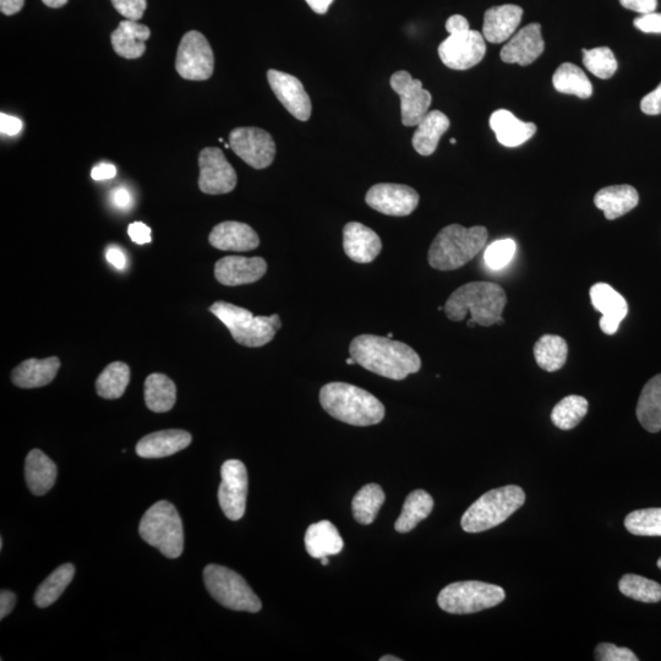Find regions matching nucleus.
<instances>
[{
	"label": "nucleus",
	"mask_w": 661,
	"mask_h": 661,
	"mask_svg": "<svg viewBox=\"0 0 661 661\" xmlns=\"http://www.w3.org/2000/svg\"><path fill=\"white\" fill-rule=\"evenodd\" d=\"M25 479L32 494L45 495L56 484L57 466L41 450H32L26 457Z\"/></svg>",
	"instance_id": "c85d7f7f"
},
{
	"label": "nucleus",
	"mask_w": 661,
	"mask_h": 661,
	"mask_svg": "<svg viewBox=\"0 0 661 661\" xmlns=\"http://www.w3.org/2000/svg\"><path fill=\"white\" fill-rule=\"evenodd\" d=\"M622 7L642 15L654 13L658 0H620Z\"/></svg>",
	"instance_id": "8fccbe9b"
},
{
	"label": "nucleus",
	"mask_w": 661,
	"mask_h": 661,
	"mask_svg": "<svg viewBox=\"0 0 661 661\" xmlns=\"http://www.w3.org/2000/svg\"><path fill=\"white\" fill-rule=\"evenodd\" d=\"M628 532L638 537H661V508H644L625 518Z\"/></svg>",
	"instance_id": "79ce46f5"
},
{
	"label": "nucleus",
	"mask_w": 661,
	"mask_h": 661,
	"mask_svg": "<svg viewBox=\"0 0 661 661\" xmlns=\"http://www.w3.org/2000/svg\"><path fill=\"white\" fill-rule=\"evenodd\" d=\"M392 90L401 98L402 123L406 127H417L429 112L433 97L424 90L423 83L415 80L408 71H397L391 76Z\"/></svg>",
	"instance_id": "2eb2a0df"
},
{
	"label": "nucleus",
	"mask_w": 661,
	"mask_h": 661,
	"mask_svg": "<svg viewBox=\"0 0 661 661\" xmlns=\"http://www.w3.org/2000/svg\"><path fill=\"white\" fill-rule=\"evenodd\" d=\"M567 357V342L560 336L545 335L535 343V362L548 373L560 370L566 364Z\"/></svg>",
	"instance_id": "c9c22d12"
},
{
	"label": "nucleus",
	"mask_w": 661,
	"mask_h": 661,
	"mask_svg": "<svg viewBox=\"0 0 661 661\" xmlns=\"http://www.w3.org/2000/svg\"><path fill=\"white\" fill-rule=\"evenodd\" d=\"M112 200L114 205L119 207V209H127L131 205V195L129 191L124 188H118L113 190Z\"/></svg>",
	"instance_id": "bf43d9fd"
},
{
	"label": "nucleus",
	"mask_w": 661,
	"mask_h": 661,
	"mask_svg": "<svg viewBox=\"0 0 661 661\" xmlns=\"http://www.w3.org/2000/svg\"><path fill=\"white\" fill-rule=\"evenodd\" d=\"M0 130L4 135L14 136L23 130V122L19 118L0 114Z\"/></svg>",
	"instance_id": "603ef678"
},
{
	"label": "nucleus",
	"mask_w": 661,
	"mask_h": 661,
	"mask_svg": "<svg viewBox=\"0 0 661 661\" xmlns=\"http://www.w3.org/2000/svg\"><path fill=\"white\" fill-rule=\"evenodd\" d=\"M321 564L324 565V566L329 565L330 564L329 557H322Z\"/></svg>",
	"instance_id": "0e129e2a"
},
{
	"label": "nucleus",
	"mask_w": 661,
	"mask_h": 661,
	"mask_svg": "<svg viewBox=\"0 0 661 661\" xmlns=\"http://www.w3.org/2000/svg\"><path fill=\"white\" fill-rule=\"evenodd\" d=\"M545 42L540 24H531L523 27L513 35L501 49L502 62L507 64H520L527 67L542 56Z\"/></svg>",
	"instance_id": "a211bd4d"
},
{
	"label": "nucleus",
	"mask_w": 661,
	"mask_h": 661,
	"mask_svg": "<svg viewBox=\"0 0 661 661\" xmlns=\"http://www.w3.org/2000/svg\"><path fill=\"white\" fill-rule=\"evenodd\" d=\"M380 660L381 661H401L400 658L392 657V655H385V657H382Z\"/></svg>",
	"instance_id": "e2e57ef3"
},
{
	"label": "nucleus",
	"mask_w": 661,
	"mask_h": 661,
	"mask_svg": "<svg viewBox=\"0 0 661 661\" xmlns=\"http://www.w3.org/2000/svg\"><path fill=\"white\" fill-rule=\"evenodd\" d=\"M129 237L134 243L142 245L149 244L152 240L151 229L145 223L135 222L131 223L128 228Z\"/></svg>",
	"instance_id": "3c124183"
},
{
	"label": "nucleus",
	"mask_w": 661,
	"mask_h": 661,
	"mask_svg": "<svg viewBox=\"0 0 661 661\" xmlns=\"http://www.w3.org/2000/svg\"><path fill=\"white\" fill-rule=\"evenodd\" d=\"M523 9L518 5L505 4L486 10L483 36L490 43H504L515 35L521 24Z\"/></svg>",
	"instance_id": "5701e85b"
},
{
	"label": "nucleus",
	"mask_w": 661,
	"mask_h": 661,
	"mask_svg": "<svg viewBox=\"0 0 661 661\" xmlns=\"http://www.w3.org/2000/svg\"><path fill=\"white\" fill-rule=\"evenodd\" d=\"M385 499L384 490L380 485L368 484L363 486L352 501L354 520L359 524H363V526H369L378 516Z\"/></svg>",
	"instance_id": "e433bc0d"
},
{
	"label": "nucleus",
	"mask_w": 661,
	"mask_h": 661,
	"mask_svg": "<svg viewBox=\"0 0 661 661\" xmlns=\"http://www.w3.org/2000/svg\"><path fill=\"white\" fill-rule=\"evenodd\" d=\"M210 244L213 248L223 251H250L259 247L258 234L242 222H222L212 229Z\"/></svg>",
	"instance_id": "b1692460"
},
{
	"label": "nucleus",
	"mask_w": 661,
	"mask_h": 661,
	"mask_svg": "<svg viewBox=\"0 0 661 661\" xmlns=\"http://www.w3.org/2000/svg\"><path fill=\"white\" fill-rule=\"evenodd\" d=\"M469 27L468 20L462 15H453L446 23V30L449 34H457V32L467 31Z\"/></svg>",
	"instance_id": "6e6d98bb"
},
{
	"label": "nucleus",
	"mask_w": 661,
	"mask_h": 661,
	"mask_svg": "<svg viewBox=\"0 0 661 661\" xmlns=\"http://www.w3.org/2000/svg\"><path fill=\"white\" fill-rule=\"evenodd\" d=\"M210 311L227 327L234 341L245 347L265 346L282 327L281 318L277 314L255 316L247 309L226 302H216Z\"/></svg>",
	"instance_id": "423d86ee"
},
{
	"label": "nucleus",
	"mask_w": 661,
	"mask_h": 661,
	"mask_svg": "<svg viewBox=\"0 0 661 661\" xmlns=\"http://www.w3.org/2000/svg\"><path fill=\"white\" fill-rule=\"evenodd\" d=\"M75 576V567L71 564L59 566L45 582L37 588L35 593V604L38 608L45 609L56 603L71 583Z\"/></svg>",
	"instance_id": "4c0bfd02"
},
{
	"label": "nucleus",
	"mask_w": 661,
	"mask_h": 661,
	"mask_svg": "<svg viewBox=\"0 0 661 661\" xmlns=\"http://www.w3.org/2000/svg\"><path fill=\"white\" fill-rule=\"evenodd\" d=\"M488 229L482 226L464 228L447 226L434 239L428 260L433 269L455 271L472 261L488 243Z\"/></svg>",
	"instance_id": "20e7f679"
},
{
	"label": "nucleus",
	"mask_w": 661,
	"mask_h": 661,
	"mask_svg": "<svg viewBox=\"0 0 661 661\" xmlns=\"http://www.w3.org/2000/svg\"><path fill=\"white\" fill-rule=\"evenodd\" d=\"M45 5H47L48 8H62L64 5H67L69 0H42Z\"/></svg>",
	"instance_id": "680f3d73"
},
{
	"label": "nucleus",
	"mask_w": 661,
	"mask_h": 661,
	"mask_svg": "<svg viewBox=\"0 0 661 661\" xmlns=\"http://www.w3.org/2000/svg\"><path fill=\"white\" fill-rule=\"evenodd\" d=\"M355 363L382 378L401 381L419 373L422 359L408 344L390 337L362 335L355 337L349 347Z\"/></svg>",
	"instance_id": "f257e3e1"
},
{
	"label": "nucleus",
	"mask_w": 661,
	"mask_h": 661,
	"mask_svg": "<svg viewBox=\"0 0 661 661\" xmlns=\"http://www.w3.org/2000/svg\"><path fill=\"white\" fill-rule=\"evenodd\" d=\"M619 589L625 597L637 600V602L648 604L661 602V586L652 579L625 575L620 579Z\"/></svg>",
	"instance_id": "a19ab883"
},
{
	"label": "nucleus",
	"mask_w": 661,
	"mask_h": 661,
	"mask_svg": "<svg viewBox=\"0 0 661 661\" xmlns=\"http://www.w3.org/2000/svg\"><path fill=\"white\" fill-rule=\"evenodd\" d=\"M583 64L591 73L599 79L608 80L616 73L617 60L615 54L609 47H598L594 49H582Z\"/></svg>",
	"instance_id": "37998d69"
},
{
	"label": "nucleus",
	"mask_w": 661,
	"mask_h": 661,
	"mask_svg": "<svg viewBox=\"0 0 661 661\" xmlns=\"http://www.w3.org/2000/svg\"><path fill=\"white\" fill-rule=\"evenodd\" d=\"M106 258L109 264L116 267L117 270H124L125 265H127V258H125L123 251L119 248H109L107 250Z\"/></svg>",
	"instance_id": "4d7b16f0"
},
{
	"label": "nucleus",
	"mask_w": 661,
	"mask_h": 661,
	"mask_svg": "<svg viewBox=\"0 0 661 661\" xmlns=\"http://www.w3.org/2000/svg\"><path fill=\"white\" fill-rule=\"evenodd\" d=\"M222 482L218 489V502L228 520H242L248 497V471L244 463L229 460L221 468Z\"/></svg>",
	"instance_id": "9b49d317"
},
{
	"label": "nucleus",
	"mask_w": 661,
	"mask_h": 661,
	"mask_svg": "<svg viewBox=\"0 0 661 661\" xmlns=\"http://www.w3.org/2000/svg\"><path fill=\"white\" fill-rule=\"evenodd\" d=\"M658 567H659L660 570H661V557H660V559L658 560Z\"/></svg>",
	"instance_id": "338daca9"
},
{
	"label": "nucleus",
	"mask_w": 661,
	"mask_h": 661,
	"mask_svg": "<svg viewBox=\"0 0 661 661\" xmlns=\"http://www.w3.org/2000/svg\"><path fill=\"white\" fill-rule=\"evenodd\" d=\"M589 403L582 396H567L551 412V422L561 430H572L588 413Z\"/></svg>",
	"instance_id": "ea45409f"
},
{
	"label": "nucleus",
	"mask_w": 661,
	"mask_h": 661,
	"mask_svg": "<svg viewBox=\"0 0 661 661\" xmlns=\"http://www.w3.org/2000/svg\"><path fill=\"white\" fill-rule=\"evenodd\" d=\"M204 582L211 597L234 611L259 613L261 600L245 579L231 568L220 565H209L204 570Z\"/></svg>",
	"instance_id": "6e6552de"
},
{
	"label": "nucleus",
	"mask_w": 661,
	"mask_h": 661,
	"mask_svg": "<svg viewBox=\"0 0 661 661\" xmlns=\"http://www.w3.org/2000/svg\"><path fill=\"white\" fill-rule=\"evenodd\" d=\"M504 589L495 584L466 581L445 587L437 597V604L446 613L467 615L479 613L504 602Z\"/></svg>",
	"instance_id": "1a4fd4ad"
},
{
	"label": "nucleus",
	"mask_w": 661,
	"mask_h": 661,
	"mask_svg": "<svg viewBox=\"0 0 661 661\" xmlns=\"http://www.w3.org/2000/svg\"><path fill=\"white\" fill-rule=\"evenodd\" d=\"M229 145L238 157L255 169L272 165L276 144L267 131L259 128H237L229 134Z\"/></svg>",
	"instance_id": "ddd939ff"
},
{
	"label": "nucleus",
	"mask_w": 661,
	"mask_h": 661,
	"mask_svg": "<svg viewBox=\"0 0 661 661\" xmlns=\"http://www.w3.org/2000/svg\"><path fill=\"white\" fill-rule=\"evenodd\" d=\"M516 243L512 239L496 240L485 250L484 260L489 269L497 271L510 264L516 254Z\"/></svg>",
	"instance_id": "c03bdc74"
},
{
	"label": "nucleus",
	"mask_w": 661,
	"mask_h": 661,
	"mask_svg": "<svg viewBox=\"0 0 661 661\" xmlns=\"http://www.w3.org/2000/svg\"><path fill=\"white\" fill-rule=\"evenodd\" d=\"M346 363H347L348 365H354V364H357V363H355V360H354L352 357H351V358H348V359L346 360Z\"/></svg>",
	"instance_id": "69168bd1"
},
{
	"label": "nucleus",
	"mask_w": 661,
	"mask_h": 661,
	"mask_svg": "<svg viewBox=\"0 0 661 661\" xmlns=\"http://www.w3.org/2000/svg\"><path fill=\"white\" fill-rule=\"evenodd\" d=\"M199 188L207 195L231 193L237 187L238 177L225 154L217 147H206L199 155Z\"/></svg>",
	"instance_id": "4468645a"
},
{
	"label": "nucleus",
	"mask_w": 661,
	"mask_h": 661,
	"mask_svg": "<svg viewBox=\"0 0 661 661\" xmlns=\"http://www.w3.org/2000/svg\"><path fill=\"white\" fill-rule=\"evenodd\" d=\"M506 304V292L499 284L471 282L451 294L445 304V314L455 322L463 321L471 314L474 324L489 327L497 324Z\"/></svg>",
	"instance_id": "f03ea898"
},
{
	"label": "nucleus",
	"mask_w": 661,
	"mask_h": 661,
	"mask_svg": "<svg viewBox=\"0 0 661 661\" xmlns=\"http://www.w3.org/2000/svg\"><path fill=\"white\" fill-rule=\"evenodd\" d=\"M371 209L387 216H409L419 205V194L408 185L381 183L370 188L365 198Z\"/></svg>",
	"instance_id": "dca6fc26"
},
{
	"label": "nucleus",
	"mask_w": 661,
	"mask_h": 661,
	"mask_svg": "<svg viewBox=\"0 0 661 661\" xmlns=\"http://www.w3.org/2000/svg\"><path fill=\"white\" fill-rule=\"evenodd\" d=\"M556 91L564 95H573L582 100L593 95V86L584 71L572 63L561 64L553 76Z\"/></svg>",
	"instance_id": "f704fd0d"
},
{
	"label": "nucleus",
	"mask_w": 661,
	"mask_h": 661,
	"mask_svg": "<svg viewBox=\"0 0 661 661\" xmlns=\"http://www.w3.org/2000/svg\"><path fill=\"white\" fill-rule=\"evenodd\" d=\"M114 9L127 20L139 21L145 14L147 0H111Z\"/></svg>",
	"instance_id": "49530a36"
},
{
	"label": "nucleus",
	"mask_w": 661,
	"mask_h": 661,
	"mask_svg": "<svg viewBox=\"0 0 661 661\" xmlns=\"http://www.w3.org/2000/svg\"><path fill=\"white\" fill-rule=\"evenodd\" d=\"M316 14L324 15L330 9L333 0H305Z\"/></svg>",
	"instance_id": "052dcab7"
},
{
	"label": "nucleus",
	"mask_w": 661,
	"mask_h": 661,
	"mask_svg": "<svg viewBox=\"0 0 661 661\" xmlns=\"http://www.w3.org/2000/svg\"><path fill=\"white\" fill-rule=\"evenodd\" d=\"M320 403L331 417L354 426H371L385 418V406L360 387L331 382L322 387Z\"/></svg>",
	"instance_id": "7ed1b4c3"
},
{
	"label": "nucleus",
	"mask_w": 661,
	"mask_h": 661,
	"mask_svg": "<svg viewBox=\"0 0 661 661\" xmlns=\"http://www.w3.org/2000/svg\"><path fill=\"white\" fill-rule=\"evenodd\" d=\"M638 191L631 185H611L599 190L594 196V205L604 212L606 220L614 221L636 209Z\"/></svg>",
	"instance_id": "a878e982"
},
{
	"label": "nucleus",
	"mask_w": 661,
	"mask_h": 661,
	"mask_svg": "<svg viewBox=\"0 0 661 661\" xmlns=\"http://www.w3.org/2000/svg\"><path fill=\"white\" fill-rule=\"evenodd\" d=\"M489 124L497 141L506 147L521 146L537 133V125L523 122L507 109H499L491 114Z\"/></svg>",
	"instance_id": "393cba45"
},
{
	"label": "nucleus",
	"mask_w": 661,
	"mask_h": 661,
	"mask_svg": "<svg viewBox=\"0 0 661 661\" xmlns=\"http://www.w3.org/2000/svg\"><path fill=\"white\" fill-rule=\"evenodd\" d=\"M636 29L646 34H661V14L650 13L635 20Z\"/></svg>",
	"instance_id": "de8ad7c7"
},
{
	"label": "nucleus",
	"mask_w": 661,
	"mask_h": 661,
	"mask_svg": "<svg viewBox=\"0 0 661 661\" xmlns=\"http://www.w3.org/2000/svg\"><path fill=\"white\" fill-rule=\"evenodd\" d=\"M305 549L314 559L338 555L343 549V539L330 521L311 524L305 534Z\"/></svg>",
	"instance_id": "c756f323"
},
{
	"label": "nucleus",
	"mask_w": 661,
	"mask_h": 661,
	"mask_svg": "<svg viewBox=\"0 0 661 661\" xmlns=\"http://www.w3.org/2000/svg\"><path fill=\"white\" fill-rule=\"evenodd\" d=\"M267 271L262 258L226 256L216 262L215 277L223 286L236 287L258 282Z\"/></svg>",
	"instance_id": "6ab92c4d"
},
{
	"label": "nucleus",
	"mask_w": 661,
	"mask_h": 661,
	"mask_svg": "<svg viewBox=\"0 0 661 661\" xmlns=\"http://www.w3.org/2000/svg\"><path fill=\"white\" fill-rule=\"evenodd\" d=\"M117 176V168L111 165V163H100L92 169L91 177L92 179L101 182V180L113 179Z\"/></svg>",
	"instance_id": "864d4df0"
},
{
	"label": "nucleus",
	"mask_w": 661,
	"mask_h": 661,
	"mask_svg": "<svg viewBox=\"0 0 661 661\" xmlns=\"http://www.w3.org/2000/svg\"><path fill=\"white\" fill-rule=\"evenodd\" d=\"M215 69V56L207 38L199 31H189L178 47L176 70L185 80H209Z\"/></svg>",
	"instance_id": "9d476101"
},
{
	"label": "nucleus",
	"mask_w": 661,
	"mask_h": 661,
	"mask_svg": "<svg viewBox=\"0 0 661 661\" xmlns=\"http://www.w3.org/2000/svg\"><path fill=\"white\" fill-rule=\"evenodd\" d=\"M59 368L60 360L57 357L27 359L13 370L12 381L21 389H37L51 384Z\"/></svg>",
	"instance_id": "cd10ccee"
},
{
	"label": "nucleus",
	"mask_w": 661,
	"mask_h": 661,
	"mask_svg": "<svg viewBox=\"0 0 661 661\" xmlns=\"http://www.w3.org/2000/svg\"><path fill=\"white\" fill-rule=\"evenodd\" d=\"M343 249L354 262L370 264L380 255L382 243L373 229L359 222H349L343 228Z\"/></svg>",
	"instance_id": "412c9836"
},
{
	"label": "nucleus",
	"mask_w": 661,
	"mask_h": 661,
	"mask_svg": "<svg viewBox=\"0 0 661 661\" xmlns=\"http://www.w3.org/2000/svg\"><path fill=\"white\" fill-rule=\"evenodd\" d=\"M450 119L445 113L431 111L420 120L417 130L413 135L412 144L414 150L422 156L433 155L439 146L441 136L450 129Z\"/></svg>",
	"instance_id": "7c9ffc66"
},
{
	"label": "nucleus",
	"mask_w": 661,
	"mask_h": 661,
	"mask_svg": "<svg viewBox=\"0 0 661 661\" xmlns=\"http://www.w3.org/2000/svg\"><path fill=\"white\" fill-rule=\"evenodd\" d=\"M486 53L485 38L478 31L451 34L439 46V56L447 68L468 70L482 62Z\"/></svg>",
	"instance_id": "f8f14e48"
},
{
	"label": "nucleus",
	"mask_w": 661,
	"mask_h": 661,
	"mask_svg": "<svg viewBox=\"0 0 661 661\" xmlns=\"http://www.w3.org/2000/svg\"><path fill=\"white\" fill-rule=\"evenodd\" d=\"M24 4L25 0H0V12L7 16L15 15L21 12Z\"/></svg>",
	"instance_id": "13d9d810"
},
{
	"label": "nucleus",
	"mask_w": 661,
	"mask_h": 661,
	"mask_svg": "<svg viewBox=\"0 0 661 661\" xmlns=\"http://www.w3.org/2000/svg\"><path fill=\"white\" fill-rule=\"evenodd\" d=\"M151 31L138 21L124 20L111 35L114 52L125 59H138L146 52L145 42L149 40Z\"/></svg>",
	"instance_id": "bb28decb"
},
{
	"label": "nucleus",
	"mask_w": 661,
	"mask_h": 661,
	"mask_svg": "<svg viewBox=\"0 0 661 661\" xmlns=\"http://www.w3.org/2000/svg\"><path fill=\"white\" fill-rule=\"evenodd\" d=\"M641 109L647 116H658V114H661V84L657 89L643 97Z\"/></svg>",
	"instance_id": "09e8293b"
},
{
	"label": "nucleus",
	"mask_w": 661,
	"mask_h": 661,
	"mask_svg": "<svg viewBox=\"0 0 661 661\" xmlns=\"http://www.w3.org/2000/svg\"><path fill=\"white\" fill-rule=\"evenodd\" d=\"M589 294H591L593 307L603 314V318L599 322L600 329L605 335H615L628 314L626 299L606 283L594 284Z\"/></svg>",
	"instance_id": "aec40b11"
},
{
	"label": "nucleus",
	"mask_w": 661,
	"mask_h": 661,
	"mask_svg": "<svg viewBox=\"0 0 661 661\" xmlns=\"http://www.w3.org/2000/svg\"><path fill=\"white\" fill-rule=\"evenodd\" d=\"M526 502L520 486L507 485L479 497L464 513L461 526L467 533H482L504 523Z\"/></svg>",
	"instance_id": "39448f33"
},
{
	"label": "nucleus",
	"mask_w": 661,
	"mask_h": 661,
	"mask_svg": "<svg viewBox=\"0 0 661 661\" xmlns=\"http://www.w3.org/2000/svg\"><path fill=\"white\" fill-rule=\"evenodd\" d=\"M434 508V500L425 490H414L407 496L401 516L396 521L398 533L412 532L418 524L430 516Z\"/></svg>",
	"instance_id": "473e14b6"
},
{
	"label": "nucleus",
	"mask_w": 661,
	"mask_h": 661,
	"mask_svg": "<svg viewBox=\"0 0 661 661\" xmlns=\"http://www.w3.org/2000/svg\"><path fill=\"white\" fill-rule=\"evenodd\" d=\"M177 401V387L163 374H152L145 381V402L155 413L171 411Z\"/></svg>",
	"instance_id": "72a5a7b5"
},
{
	"label": "nucleus",
	"mask_w": 661,
	"mask_h": 661,
	"mask_svg": "<svg viewBox=\"0 0 661 661\" xmlns=\"http://www.w3.org/2000/svg\"><path fill=\"white\" fill-rule=\"evenodd\" d=\"M139 532L147 544L168 559H178L183 554V522L171 502L162 500L151 506L141 518Z\"/></svg>",
	"instance_id": "0eeeda50"
},
{
	"label": "nucleus",
	"mask_w": 661,
	"mask_h": 661,
	"mask_svg": "<svg viewBox=\"0 0 661 661\" xmlns=\"http://www.w3.org/2000/svg\"><path fill=\"white\" fill-rule=\"evenodd\" d=\"M595 660L598 661H638L631 649L616 647L611 643H600L595 648Z\"/></svg>",
	"instance_id": "a18cd8bd"
},
{
	"label": "nucleus",
	"mask_w": 661,
	"mask_h": 661,
	"mask_svg": "<svg viewBox=\"0 0 661 661\" xmlns=\"http://www.w3.org/2000/svg\"><path fill=\"white\" fill-rule=\"evenodd\" d=\"M130 382V368L123 362L109 364L96 381L98 396L105 400H118Z\"/></svg>",
	"instance_id": "58836bf2"
},
{
	"label": "nucleus",
	"mask_w": 661,
	"mask_h": 661,
	"mask_svg": "<svg viewBox=\"0 0 661 661\" xmlns=\"http://www.w3.org/2000/svg\"><path fill=\"white\" fill-rule=\"evenodd\" d=\"M16 604V595L13 592L5 591L3 589L0 593V620H4L10 613H12Z\"/></svg>",
	"instance_id": "5fc2aeb1"
},
{
	"label": "nucleus",
	"mask_w": 661,
	"mask_h": 661,
	"mask_svg": "<svg viewBox=\"0 0 661 661\" xmlns=\"http://www.w3.org/2000/svg\"><path fill=\"white\" fill-rule=\"evenodd\" d=\"M639 423L649 433H659L661 430V374L650 379L643 387L637 404Z\"/></svg>",
	"instance_id": "2f4dec72"
},
{
	"label": "nucleus",
	"mask_w": 661,
	"mask_h": 661,
	"mask_svg": "<svg viewBox=\"0 0 661 661\" xmlns=\"http://www.w3.org/2000/svg\"><path fill=\"white\" fill-rule=\"evenodd\" d=\"M193 441L188 431L172 429L157 431V433L142 437L136 445V453L141 458L157 460L176 455V453L187 449Z\"/></svg>",
	"instance_id": "4be33fe9"
},
{
	"label": "nucleus",
	"mask_w": 661,
	"mask_h": 661,
	"mask_svg": "<svg viewBox=\"0 0 661 661\" xmlns=\"http://www.w3.org/2000/svg\"><path fill=\"white\" fill-rule=\"evenodd\" d=\"M451 144L455 145L456 144V139H451Z\"/></svg>",
	"instance_id": "774afa93"
},
{
	"label": "nucleus",
	"mask_w": 661,
	"mask_h": 661,
	"mask_svg": "<svg viewBox=\"0 0 661 661\" xmlns=\"http://www.w3.org/2000/svg\"><path fill=\"white\" fill-rule=\"evenodd\" d=\"M267 80L273 94L294 118L307 122L311 117V101L302 81L291 74L275 69L267 71Z\"/></svg>",
	"instance_id": "f3484780"
}]
</instances>
